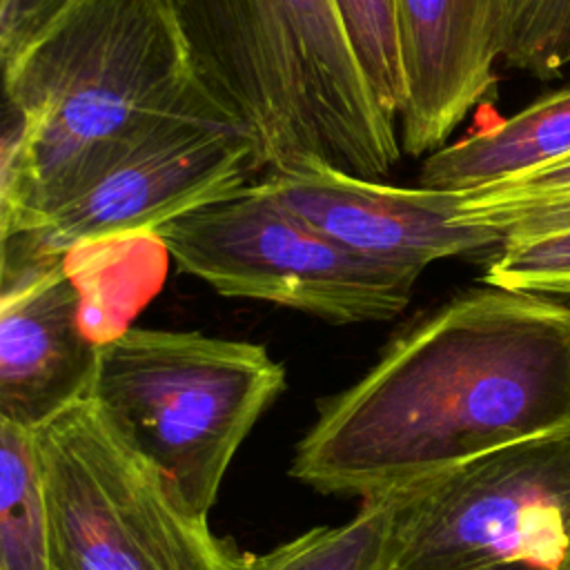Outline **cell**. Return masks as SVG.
Returning a JSON list of instances; mask_svg holds the SVG:
<instances>
[{
  "mask_svg": "<svg viewBox=\"0 0 570 570\" xmlns=\"http://www.w3.org/2000/svg\"><path fill=\"white\" fill-rule=\"evenodd\" d=\"M392 548V499L379 497L338 525L312 528L265 552L234 550L229 570H390Z\"/></svg>",
  "mask_w": 570,
  "mask_h": 570,
  "instance_id": "12",
  "label": "cell"
},
{
  "mask_svg": "<svg viewBox=\"0 0 570 570\" xmlns=\"http://www.w3.org/2000/svg\"><path fill=\"white\" fill-rule=\"evenodd\" d=\"M2 69V238L82 194L163 122L214 100L171 0H69Z\"/></svg>",
  "mask_w": 570,
  "mask_h": 570,
  "instance_id": "2",
  "label": "cell"
},
{
  "mask_svg": "<svg viewBox=\"0 0 570 570\" xmlns=\"http://www.w3.org/2000/svg\"><path fill=\"white\" fill-rule=\"evenodd\" d=\"M151 238L178 269L223 296L274 303L332 325L401 314L421 274L341 243L261 183L165 223Z\"/></svg>",
  "mask_w": 570,
  "mask_h": 570,
  "instance_id": "6",
  "label": "cell"
},
{
  "mask_svg": "<svg viewBox=\"0 0 570 570\" xmlns=\"http://www.w3.org/2000/svg\"><path fill=\"white\" fill-rule=\"evenodd\" d=\"M570 430V303L488 285L396 336L327 396L289 474L379 499L492 450Z\"/></svg>",
  "mask_w": 570,
  "mask_h": 570,
  "instance_id": "1",
  "label": "cell"
},
{
  "mask_svg": "<svg viewBox=\"0 0 570 570\" xmlns=\"http://www.w3.org/2000/svg\"><path fill=\"white\" fill-rule=\"evenodd\" d=\"M505 0H399L405 105L401 149L421 156L445 145L494 85Z\"/></svg>",
  "mask_w": 570,
  "mask_h": 570,
  "instance_id": "10",
  "label": "cell"
},
{
  "mask_svg": "<svg viewBox=\"0 0 570 570\" xmlns=\"http://www.w3.org/2000/svg\"><path fill=\"white\" fill-rule=\"evenodd\" d=\"M479 570H548V568H541V566H532V563H523V561H517V563H499V566H488V568H479Z\"/></svg>",
  "mask_w": 570,
  "mask_h": 570,
  "instance_id": "18",
  "label": "cell"
},
{
  "mask_svg": "<svg viewBox=\"0 0 570 570\" xmlns=\"http://www.w3.org/2000/svg\"><path fill=\"white\" fill-rule=\"evenodd\" d=\"M501 60L537 78L570 65V0H505Z\"/></svg>",
  "mask_w": 570,
  "mask_h": 570,
  "instance_id": "15",
  "label": "cell"
},
{
  "mask_svg": "<svg viewBox=\"0 0 570 570\" xmlns=\"http://www.w3.org/2000/svg\"><path fill=\"white\" fill-rule=\"evenodd\" d=\"M51 570H229L234 546L191 514L91 399L33 430Z\"/></svg>",
  "mask_w": 570,
  "mask_h": 570,
  "instance_id": "5",
  "label": "cell"
},
{
  "mask_svg": "<svg viewBox=\"0 0 570 570\" xmlns=\"http://www.w3.org/2000/svg\"><path fill=\"white\" fill-rule=\"evenodd\" d=\"M550 570H570V543H568V548H566V552L561 554V559L554 563V568H550Z\"/></svg>",
  "mask_w": 570,
  "mask_h": 570,
  "instance_id": "19",
  "label": "cell"
},
{
  "mask_svg": "<svg viewBox=\"0 0 570 570\" xmlns=\"http://www.w3.org/2000/svg\"><path fill=\"white\" fill-rule=\"evenodd\" d=\"M390 499V570H550L570 543V430L492 450Z\"/></svg>",
  "mask_w": 570,
  "mask_h": 570,
  "instance_id": "7",
  "label": "cell"
},
{
  "mask_svg": "<svg viewBox=\"0 0 570 570\" xmlns=\"http://www.w3.org/2000/svg\"><path fill=\"white\" fill-rule=\"evenodd\" d=\"M258 171L254 138L207 100L163 122L33 227L2 238V269L65 261L105 240L151 236L165 223L252 185Z\"/></svg>",
  "mask_w": 570,
  "mask_h": 570,
  "instance_id": "8",
  "label": "cell"
},
{
  "mask_svg": "<svg viewBox=\"0 0 570 570\" xmlns=\"http://www.w3.org/2000/svg\"><path fill=\"white\" fill-rule=\"evenodd\" d=\"M98 347L67 258L2 269L0 421L33 432L87 399Z\"/></svg>",
  "mask_w": 570,
  "mask_h": 570,
  "instance_id": "9",
  "label": "cell"
},
{
  "mask_svg": "<svg viewBox=\"0 0 570 570\" xmlns=\"http://www.w3.org/2000/svg\"><path fill=\"white\" fill-rule=\"evenodd\" d=\"M483 283L541 296H570V227L505 240L488 265Z\"/></svg>",
  "mask_w": 570,
  "mask_h": 570,
  "instance_id": "16",
  "label": "cell"
},
{
  "mask_svg": "<svg viewBox=\"0 0 570 570\" xmlns=\"http://www.w3.org/2000/svg\"><path fill=\"white\" fill-rule=\"evenodd\" d=\"M334 7L376 105L399 127L405 105L399 0H334Z\"/></svg>",
  "mask_w": 570,
  "mask_h": 570,
  "instance_id": "14",
  "label": "cell"
},
{
  "mask_svg": "<svg viewBox=\"0 0 570 570\" xmlns=\"http://www.w3.org/2000/svg\"><path fill=\"white\" fill-rule=\"evenodd\" d=\"M568 156L570 87H563L428 154L419 171V185L476 187L528 174Z\"/></svg>",
  "mask_w": 570,
  "mask_h": 570,
  "instance_id": "11",
  "label": "cell"
},
{
  "mask_svg": "<svg viewBox=\"0 0 570 570\" xmlns=\"http://www.w3.org/2000/svg\"><path fill=\"white\" fill-rule=\"evenodd\" d=\"M285 385V367L263 345L127 327L98 347L89 399L183 505L207 519L238 448Z\"/></svg>",
  "mask_w": 570,
  "mask_h": 570,
  "instance_id": "4",
  "label": "cell"
},
{
  "mask_svg": "<svg viewBox=\"0 0 570 570\" xmlns=\"http://www.w3.org/2000/svg\"><path fill=\"white\" fill-rule=\"evenodd\" d=\"M0 570H51L33 432L0 421Z\"/></svg>",
  "mask_w": 570,
  "mask_h": 570,
  "instance_id": "13",
  "label": "cell"
},
{
  "mask_svg": "<svg viewBox=\"0 0 570 570\" xmlns=\"http://www.w3.org/2000/svg\"><path fill=\"white\" fill-rule=\"evenodd\" d=\"M198 78L256 142L263 171L383 180L399 127L376 105L334 0H171Z\"/></svg>",
  "mask_w": 570,
  "mask_h": 570,
  "instance_id": "3",
  "label": "cell"
},
{
  "mask_svg": "<svg viewBox=\"0 0 570 570\" xmlns=\"http://www.w3.org/2000/svg\"><path fill=\"white\" fill-rule=\"evenodd\" d=\"M69 0H0V60L16 56Z\"/></svg>",
  "mask_w": 570,
  "mask_h": 570,
  "instance_id": "17",
  "label": "cell"
}]
</instances>
